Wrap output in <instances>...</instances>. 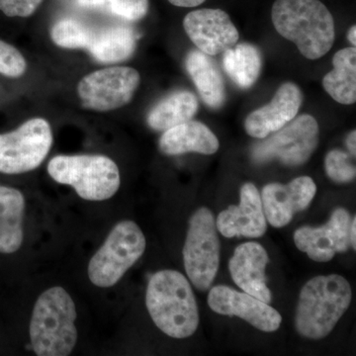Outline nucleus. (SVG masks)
Wrapping results in <instances>:
<instances>
[{
	"instance_id": "obj_1",
	"label": "nucleus",
	"mask_w": 356,
	"mask_h": 356,
	"mask_svg": "<svg viewBox=\"0 0 356 356\" xmlns=\"http://www.w3.org/2000/svg\"><path fill=\"white\" fill-rule=\"evenodd\" d=\"M271 18L276 31L308 60L324 57L334 46V17L320 0H276Z\"/></svg>"
},
{
	"instance_id": "obj_2",
	"label": "nucleus",
	"mask_w": 356,
	"mask_h": 356,
	"mask_svg": "<svg viewBox=\"0 0 356 356\" xmlns=\"http://www.w3.org/2000/svg\"><path fill=\"white\" fill-rule=\"evenodd\" d=\"M146 305L152 320L173 339H186L196 332L199 311L195 295L184 274L158 271L147 284Z\"/></svg>"
},
{
	"instance_id": "obj_3",
	"label": "nucleus",
	"mask_w": 356,
	"mask_h": 356,
	"mask_svg": "<svg viewBox=\"0 0 356 356\" xmlns=\"http://www.w3.org/2000/svg\"><path fill=\"white\" fill-rule=\"evenodd\" d=\"M353 298L348 281L337 274L316 276L302 288L295 325L302 337L321 339L329 336L348 311Z\"/></svg>"
},
{
	"instance_id": "obj_4",
	"label": "nucleus",
	"mask_w": 356,
	"mask_h": 356,
	"mask_svg": "<svg viewBox=\"0 0 356 356\" xmlns=\"http://www.w3.org/2000/svg\"><path fill=\"white\" fill-rule=\"evenodd\" d=\"M76 309L74 300L63 287L42 293L33 309L30 339L39 356H67L77 341Z\"/></svg>"
},
{
	"instance_id": "obj_5",
	"label": "nucleus",
	"mask_w": 356,
	"mask_h": 356,
	"mask_svg": "<svg viewBox=\"0 0 356 356\" xmlns=\"http://www.w3.org/2000/svg\"><path fill=\"white\" fill-rule=\"evenodd\" d=\"M48 173L56 182L70 185L88 201L108 200L121 184L118 166L102 154L55 156L49 163Z\"/></svg>"
},
{
	"instance_id": "obj_6",
	"label": "nucleus",
	"mask_w": 356,
	"mask_h": 356,
	"mask_svg": "<svg viewBox=\"0 0 356 356\" xmlns=\"http://www.w3.org/2000/svg\"><path fill=\"white\" fill-rule=\"evenodd\" d=\"M146 238L133 221H122L110 232L104 243L88 264L93 285L109 288L121 280L146 250Z\"/></svg>"
},
{
	"instance_id": "obj_7",
	"label": "nucleus",
	"mask_w": 356,
	"mask_h": 356,
	"mask_svg": "<svg viewBox=\"0 0 356 356\" xmlns=\"http://www.w3.org/2000/svg\"><path fill=\"white\" fill-rule=\"evenodd\" d=\"M184 268L194 286L206 291L216 277L220 242L212 212L200 208L192 215L184 248Z\"/></svg>"
},
{
	"instance_id": "obj_8",
	"label": "nucleus",
	"mask_w": 356,
	"mask_h": 356,
	"mask_svg": "<svg viewBox=\"0 0 356 356\" xmlns=\"http://www.w3.org/2000/svg\"><path fill=\"white\" fill-rule=\"evenodd\" d=\"M318 140L320 129L317 120L311 115H301L270 137L255 144L252 149V159L255 163L278 159L285 165H304L317 149Z\"/></svg>"
},
{
	"instance_id": "obj_9",
	"label": "nucleus",
	"mask_w": 356,
	"mask_h": 356,
	"mask_svg": "<svg viewBox=\"0 0 356 356\" xmlns=\"http://www.w3.org/2000/svg\"><path fill=\"white\" fill-rule=\"evenodd\" d=\"M53 133L48 121L34 118L13 132L0 134V172L20 175L36 170L50 153Z\"/></svg>"
},
{
	"instance_id": "obj_10",
	"label": "nucleus",
	"mask_w": 356,
	"mask_h": 356,
	"mask_svg": "<svg viewBox=\"0 0 356 356\" xmlns=\"http://www.w3.org/2000/svg\"><path fill=\"white\" fill-rule=\"evenodd\" d=\"M140 83V74L132 67H106L84 76L77 86V95L84 108L111 111L130 103Z\"/></svg>"
},
{
	"instance_id": "obj_11",
	"label": "nucleus",
	"mask_w": 356,
	"mask_h": 356,
	"mask_svg": "<svg viewBox=\"0 0 356 356\" xmlns=\"http://www.w3.org/2000/svg\"><path fill=\"white\" fill-rule=\"evenodd\" d=\"M351 217L343 208L332 212L331 219L320 228L302 227L295 232L294 242L313 261L327 262L336 254L348 252L350 243Z\"/></svg>"
},
{
	"instance_id": "obj_12",
	"label": "nucleus",
	"mask_w": 356,
	"mask_h": 356,
	"mask_svg": "<svg viewBox=\"0 0 356 356\" xmlns=\"http://www.w3.org/2000/svg\"><path fill=\"white\" fill-rule=\"evenodd\" d=\"M184 27L192 43L208 56L224 53L240 38L231 18L221 9L191 11L185 16Z\"/></svg>"
},
{
	"instance_id": "obj_13",
	"label": "nucleus",
	"mask_w": 356,
	"mask_h": 356,
	"mask_svg": "<svg viewBox=\"0 0 356 356\" xmlns=\"http://www.w3.org/2000/svg\"><path fill=\"white\" fill-rule=\"evenodd\" d=\"M208 305L219 315L236 316L262 332L277 331L282 322L280 314L268 304L225 285L210 290Z\"/></svg>"
},
{
	"instance_id": "obj_14",
	"label": "nucleus",
	"mask_w": 356,
	"mask_h": 356,
	"mask_svg": "<svg viewBox=\"0 0 356 356\" xmlns=\"http://www.w3.org/2000/svg\"><path fill=\"white\" fill-rule=\"evenodd\" d=\"M316 192L317 186L309 177L295 178L288 184L266 185L261 197L267 221L274 228H283L310 205Z\"/></svg>"
},
{
	"instance_id": "obj_15",
	"label": "nucleus",
	"mask_w": 356,
	"mask_h": 356,
	"mask_svg": "<svg viewBox=\"0 0 356 356\" xmlns=\"http://www.w3.org/2000/svg\"><path fill=\"white\" fill-rule=\"evenodd\" d=\"M217 229L226 238L245 236L261 238L267 229L261 194L254 184H243L240 192V205L222 211L216 221Z\"/></svg>"
},
{
	"instance_id": "obj_16",
	"label": "nucleus",
	"mask_w": 356,
	"mask_h": 356,
	"mask_svg": "<svg viewBox=\"0 0 356 356\" xmlns=\"http://www.w3.org/2000/svg\"><path fill=\"white\" fill-rule=\"evenodd\" d=\"M302 102L303 93L296 84H282L268 104L248 115L245 121V131L257 139L268 137L297 116Z\"/></svg>"
},
{
	"instance_id": "obj_17",
	"label": "nucleus",
	"mask_w": 356,
	"mask_h": 356,
	"mask_svg": "<svg viewBox=\"0 0 356 356\" xmlns=\"http://www.w3.org/2000/svg\"><path fill=\"white\" fill-rule=\"evenodd\" d=\"M268 261V254L261 243L248 242L236 248L229 262L234 282L243 292L267 304L270 303L273 297L266 285V268Z\"/></svg>"
},
{
	"instance_id": "obj_18",
	"label": "nucleus",
	"mask_w": 356,
	"mask_h": 356,
	"mask_svg": "<svg viewBox=\"0 0 356 356\" xmlns=\"http://www.w3.org/2000/svg\"><path fill=\"white\" fill-rule=\"evenodd\" d=\"M159 149L166 156L187 153L213 154L219 149L220 143L205 124L187 121L163 132L159 142Z\"/></svg>"
},
{
	"instance_id": "obj_19",
	"label": "nucleus",
	"mask_w": 356,
	"mask_h": 356,
	"mask_svg": "<svg viewBox=\"0 0 356 356\" xmlns=\"http://www.w3.org/2000/svg\"><path fill=\"white\" fill-rule=\"evenodd\" d=\"M25 198L13 187L0 186V254L17 252L24 238Z\"/></svg>"
},
{
	"instance_id": "obj_20",
	"label": "nucleus",
	"mask_w": 356,
	"mask_h": 356,
	"mask_svg": "<svg viewBox=\"0 0 356 356\" xmlns=\"http://www.w3.org/2000/svg\"><path fill=\"white\" fill-rule=\"evenodd\" d=\"M187 72L208 106L218 109L226 100L224 79L214 60L201 51H192L185 60Z\"/></svg>"
},
{
	"instance_id": "obj_21",
	"label": "nucleus",
	"mask_w": 356,
	"mask_h": 356,
	"mask_svg": "<svg viewBox=\"0 0 356 356\" xmlns=\"http://www.w3.org/2000/svg\"><path fill=\"white\" fill-rule=\"evenodd\" d=\"M137 40L132 29L123 26L91 32L86 50L98 62L115 64L132 57Z\"/></svg>"
},
{
	"instance_id": "obj_22",
	"label": "nucleus",
	"mask_w": 356,
	"mask_h": 356,
	"mask_svg": "<svg viewBox=\"0 0 356 356\" xmlns=\"http://www.w3.org/2000/svg\"><path fill=\"white\" fill-rule=\"evenodd\" d=\"M197 97L186 90H178L166 96L149 111L147 125L153 130L165 132L168 129L191 120L198 110Z\"/></svg>"
},
{
	"instance_id": "obj_23",
	"label": "nucleus",
	"mask_w": 356,
	"mask_h": 356,
	"mask_svg": "<svg viewBox=\"0 0 356 356\" xmlns=\"http://www.w3.org/2000/svg\"><path fill=\"white\" fill-rule=\"evenodd\" d=\"M334 70L323 79V86L332 99L343 105L356 102L355 47L337 51L332 58Z\"/></svg>"
},
{
	"instance_id": "obj_24",
	"label": "nucleus",
	"mask_w": 356,
	"mask_h": 356,
	"mask_svg": "<svg viewBox=\"0 0 356 356\" xmlns=\"http://www.w3.org/2000/svg\"><path fill=\"white\" fill-rule=\"evenodd\" d=\"M222 65L229 79L240 88H252L262 67L261 51L254 44L243 43L224 51Z\"/></svg>"
},
{
	"instance_id": "obj_25",
	"label": "nucleus",
	"mask_w": 356,
	"mask_h": 356,
	"mask_svg": "<svg viewBox=\"0 0 356 356\" xmlns=\"http://www.w3.org/2000/svg\"><path fill=\"white\" fill-rule=\"evenodd\" d=\"M92 29L76 20L58 21L51 30V38L60 48L86 50Z\"/></svg>"
},
{
	"instance_id": "obj_26",
	"label": "nucleus",
	"mask_w": 356,
	"mask_h": 356,
	"mask_svg": "<svg viewBox=\"0 0 356 356\" xmlns=\"http://www.w3.org/2000/svg\"><path fill=\"white\" fill-rule=\"evenodd\" d=\"M91 2L131 22L142 20L149 13V0H91Z\"/></svg>"
},
{
	"instance_id": "obj_27",
	"label": "nucleus",
	"mask_w": 356,
	"mask_h": 356,
	"mask_svg": "<svg viewBox=\"0 0 356 356\" xmlns=\"http://www.w3.org/2000/svg\"><path fill=\"white\" fill-rule=\"evenodd\" d=\"M325 172L337 184H348L355 180V166L350 163V156L341 149H332L325 159Z\"/></svg>"
},
{
	"instance_id": "obj_28",
	"label": "nucleus",
	"mask_w": 356,
	"mask_h": 356,
	"mask_svg": "<svg viewBox=\"0 0 356 356\" xmlns=\"http://www.w3.org/2000/svg\"><path fill=\"white\" fill-rule=\"evenodd\" d=\"M27 70V63L19 50L0 40V74L7 77H20Z\"/></svg>"
},
{
	"instance_id": "obj_29",
	"label": "nucleus",
	"mask_w": 356,
	"mask_h": 356,
	"mask_svg": "<svg viewBox=\"0 0 356 356\" xmlns=\"http://www.w3.org/2000/svg\"><path fill=\"white\" fill-rule=\"evenodd\" d=\"M43 0H0V10L8 17L26 18L31 16Z\"/></svg>"
},
{
	"instance_id": "obj_30",
	"label": "nucleus",
	"mask_w": 356,
	"mask_h": 356,
	"mask_svg": "<svg viewBox=\"0 0 356 356\" xmlns=\"http://www.w3.org/2000/svg\"><path fill=\"white\" fill-rule=\"evenodd\" d=\"M205 1L206 0H168V2H170L172 6L185 7V8L201 6Z\"/></svg>"
},
{
	"instance_id": "obj_31",
	"label": "nucleus",
	"mask_w": 356,
	"mask_h": 356,
	"mask_svg": "<svg viewBox=\"0 0 356 356\" xmlns=\"http://www.w3.org/2000/svg\"><path fill=\"white\" fill-rule=\"evenodd\" d=\"M356 132L355 131H353V132L350 133V135L346 138V146H348V149H350L351 156H355L356 154Z\"/></svg>"
},
{
	"instance_id": "obj_32",
	"label": "nucleus",
	"mask_w": 356,
	"mask_h": 356,
	"mask_svg": "<svg viewBox=\"0 0 356 356\" xmlns=\"http://www.w3.org/2000/svg\"><path fill=\"white\" fill-rule=\"evenodd\" d=\"M355 229H356V218L355 217V218H353V220H351L350 231L351 247H353V250H355L356 248Z\"/></svg>"
},
{
	"instance_id": "obj_33",
	"label": "nucleus",
	"mask_w": 356,
	"mask_h": 356,
	"mask_svg": "<svg viewBox=\"0 0 356 356\" xmlns=\"http://www.w3.org/2000/svg\"><path fill=\"white\" fill-rule=\"evenodd\" d=\"M348 39L350 43L355 47L356 44V27L355 25L350 27V31L348 33Z\"/></svg>"
}]
</instances>
